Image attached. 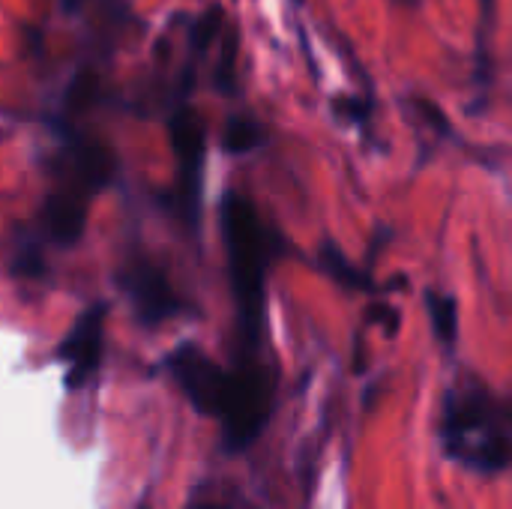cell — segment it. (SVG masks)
Returning a JSON list of instances; mask_svg holds the SVG:
<instances>
[{
  "mask_svg": "<svg viewBox=\"0 0 512 509\" xmlns=\"http://www.w3.org/2000/svg\"><path fill=\"white\" fill-rule=\"evenodd\" d=\"M138 509H147V504H144V501H141V504H138Z\"/></svg>",
  "mask_w": 512,
  "mask_h": 509,
  "instance_id": "22",
  "label": "cell"
},
{
  "mask_svg": "<svg viewBox=\"0 0 512 509\" xmlns=\"http://www.w3.org/2000/svg\"><path fill=\"white\" fill-rule=\"evenodd\" d=\"M333 114L339 120H348L360 129L372 123V99L369 96H336L333 99Z\"/></svg>",
  "mask_w": 512,
  "mask_h": 509,
  "instance_id": "15",
  "label": "cell"
},
{
  "mask_svg": "<svg viewBox=\"0 0 512 509\" xmlns=\"http://www.w3.org/2000/svg\"><path fill=\"white\" fill-rule=\"evenodd\" d=\"M294 3H297V6H300V3H303V0H294Z\"/></svg>",
  "mask_w": 512,
  "mask_h": 509,
  "instance_id": "23",
  "label": "cell"
},
{
  "mask_svg": "<svg viewBox=\"0 0 512 509\" xmlns=\"http://www.w3.org/2000/svg\"><path fill=\"white\" fill-rule=\"evenodd\" d=\"M93 99H96V78H93V72L81 69V72L72 78L69 90H66V108L75 114V111L87 108Z\"/></svg>",
  "mask_w": 512,
  "mask_h": 509,
  "instance_id": "17",
  "label": "cell"
},
{
  "mask_svg": "<svg viewBox=\"0 0 512 509\" xmlns=\"http://www.w3.org/2000/svg\"><path fill=\"white\" fill-rule=\"evenodd\" d=\"M480 6H483V21L489 24L492 21V12H495V0H480Z\"/></svg>",
  "mask_w": 512,
  "mask_h": 509,
  "instance_id": "19",
  "label": "cell"
},
{
  "mask_svg": "<svg viewBox=\"0 0 512 509\" xmlns=\"http://www.w3.org/2000/svg\"><path fill=\"white\" fill-rule=\"evenodd\" d=\"M237 54H240V30L225 27L222 45H219V63H216V75H213V84L222 96L237 93Z\"/></svg>",
  "mask_w": 512,
  "mask_h": 509,
  "instance_id": "13",
  "label": "cell"
},
{
  "mask_svg": "<svg viewBox=\"0 0 512 509\" xmlns=\"http://www.w3.org/2000/svg\"><path fill=\"white\" fill-rule=\"evenodd\" d=\"M426 309L432 321V333L444 348H453L459 339V303L450 294L441 291H426Z\"/></svg>",
  "mask_w": 512,
  "mask_h": 509,
  "instance_id": "11",
  "label": "cell"
},
{
  "mask_svg": "<svg viewBox=\"0 0 512 509\" xmlns=\"http://www.w3.org/2000/svg\"><path fill=\"white\" fill-rule=\"evenodd\" d=\"M105 303L87 306L66 339L57 348V357L66 363V390H81L93 381V375L102 366V348H105Z\"/></svg>",
  "mask_w": 512,
  "mask_h": 509,
  "instance_id": "7",
  "label": "cell"
},
{
  "mask_svg": "<svg viewBox=\"0 0 512 509\" xmlns=\"http://www.w3.org/2000/svg\"><path fill=\"white\" fill-rule=\"evenodd\" d=\"M402 3H408V0H402Z\"/></svg>",
  "mask_w": 512,
  "mask_h": 509,
  "instance_id": "24",
  "label": "cell"
},
{
  "mask_svg": "<svg viewBox=\"0 0 512 509\" xmlns=\"http://www.w3.org/2000/svg\"><path fill=\"white\" fill-rule=\"evenodd\" d=\"M168 138L177 156V204L183 213V222L198 231L201 225V192H204V153H207V135L201 114L180 96L177 108L168 117Z\"/></svg>",
  "mask_w": 512,
  "mask_h": 509,
  "instance_id": "4",
  "label": "cell"
},
{
  "mask_svg": "<svg viewBox=\"0 0 512 509\" xmlns=\"http://www.w3.org/2000/svg\"><path fill=\"white\" fill-rule=\"evenodd\" d=\"M12 273L24 276V279H42L45 276V258L39 252V246L33 240L18 243V252L12 258Z\"/></svg>",
  "mask_w": 512,
  "mask_h": 509,
  "instance_id": "16",
  "label": "cell"
},
{
  "mask_svg": "<svg viewBox=\"0 0 512 509\" xmlns=\"http://www.w3.org/2000/svg\"><path fill=\"white\" fill-rule=\"evenodd\" d=\"M507 420H510V429H512V408H507Z\"/></svg>",
  "mask_w": 512,
  "mask_h": 509,
  "instance_id": "21",
  "label": "cell"
},
{
  "mask_svg": "<svg viewBox=\"0 0 512 509\" xmlns=\"http://www.w3.org/2000/svg\"><path fill=\"white\" fill-rule=\"evenodd\" d=\"M66 165H69L66 168L69 177L84 183L90 192H99L102 186H108L117 171V159L108 144L90 135H75V132H66Z\"/></svg>",
  "mask_w": 512,
  "mask_h": 509,
  "instance_id": "9",
  "label": "cell"
},
{
  "mask_svg": "<svg viewBox=\"0 0 512 509\" xmlns=\"http://www.w3.org/2000/svg\"><path fill=\"white\" fill-rule=\"evenodd\" d=\"M117 285L126 294V300L132 303L138 324H144V327H159L186 309V303L177 297L168 276L147 258L126 261L117 273Z\"/></svg>",
  "mask_w": 512,
  "mask_h": 509,
  "instance_id": "6",
  "label": "cell"
},
{
  "mask_svg": "<svg viewBox=\"0 0 512 509\" xmlns=\"http://www.w3.org/2000/svg\"><path fill=\"white\" fill-rule=\"evenodd\" d=\"M219 222L228 255L231 291L237 303L240 357H258L267 324V267L273 252L282 246L276 237H270L255 204L234 189L222 195Z\"/></svg>",
  "mask_w": 512,
  "mask_h": 509,
  "instance_id": "1",
  "label": "cell"
},
{
  "mask_svg": "<svg viewBox=\"0 0 512 509\" xmlns=\"http://www.w3.org/2000/svg\"><path fill=\"white\" fill-rule=\"evenodd\" d=\"M192 509H231V507H216V504H198V507Z\"/></svg>",
  "mask_w": 512,
  "mask_h": 509,
  "instance_id": "20",
  "label": "cell"
},
{
  "mask_svg": "<svg viewBox=\"0 0 512 509\" xmlns=\"http://www.w3.org/2000/svg\"><path fill=\"white\" fill-rule=\"evenodd\" d=\"M264 141V126L252 114H234L222 129V150L231 156L252 153Z\"/></svg>",
  "mask_w": 512,
  "mask_h": 509,
  "instance_id": "12",
  "label": "cell"
},
{
  "mask_svg": "<svg viewBox=\"0 0 512 509\" xmlns=\"http://www.w3.org/2000/svg\"><path fill=\"white\" fill-rule=\"evenodd\" d=\"M414 108L423 114V120L429 123V126H435L441 135H453V129H450V123H447V117L441 114V108L435 105V102H429V99H414Z\"/></svg>",
  "mask_w": 512,
  "mask_h": 509,
  "instance_id": "18",
  "label": "cell"
},
{
  "mask_svg": "<svg viewBox=\"0 0 512 509\" xmlns=\"http://www.w3.org/2000/svg\"><path fill=\"white\" fill-rule=\"evenodd\" d=\"M441 438L447 456L483 474L512 465V429L501 408L483 387L450 390L444 402Z\"/></svg>",
  "mask_w": 512,
  "mask_h": 509,
  "instance_id": "2",
  "label": "cell"
},
{
  "mask_svg": "<svg viewBox=\"0 0 512 509\" xmlns=\"http://www.w3.org/2000/svg\"><path fill=\"white\" fill-rule=\"evenodd\" d=\"M90 189L78 183L75 177H63L42 204V222L45 234L57 246H75L87 228V210H90Z\"/></svg>",
  "mask_w": 512,
  "mask_h": 509,
  "instance_id": "8",
  "label": "cell"
},
{
  "mask_svg": "<svg viewBox=\"0 0 512 509\" xmlns=\"http://www.w3.org/2000/svg\"><path fill=\"white\" fill-rule=\"evenodd\" d=\"M165 369L174 378V384L183 390L186 402L201 414L219 420L228 402L231 390V372H225L219 363H213L198 345H177L165 357Z\"/></svg>",
  "mask_w": 512,
  "mask_h": 509,
  "instance_id": "5",
  "label": "cell"
},
{
  "mask_svg": "<svg viewBox=\"0 0 512 509\" xmlns=\"http://www.w3.org/2000/svg\"><path fill=\"white\" fill-rule=\"evenodd\" d=\"M276 402V375L258 357H240L237 369L231 372V390L222 423V450L237 456L249 450L270 423Z\"/></svg>",
  "mask_w": 512,
  "mask_h": 509,
  "instance_id": "3",
  "label": "cell"
},
{
  "mask_svg": "<svg viewBox=\"0 0 512 509\" xmlns=\"http://www.w3.org/2000/svg\"><path fill=\"white\" fill-rule=\"evenodd\" d=\"M222 21H225V9H222V6H210V9H204V12L192 21L189 48L195 51V57L207 54V48H210V45L216 42V36L225 30Z\"/></svg>",
  "mask_w": 512,
  "mask_h": 509,
  "instance_id": "14",
  "label": "cell"
},
{
  "mask_svg": "<svg viewBox=\"0 0 512 509\" xmlns=\"http://www.w3.org/2000/svg\"><path fill=\"white\" fill-rule=\"evenodd\" d=\"M318 267H321L336 285H342V288H348V291H372V288H375L372 276H369L363 267H357L354 261H348V255H345L333 240H324V243H321V249H318Z\"/></svg>",
  "mask_w": 512,
  "mask_h": 509,
  "instance_id": "10",
  "label": "cell"
}]
</instances>
